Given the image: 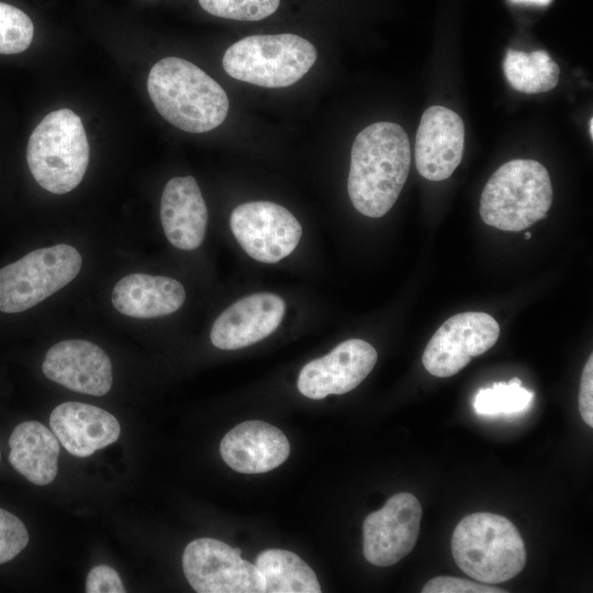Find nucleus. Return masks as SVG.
Listing matches in <instances>:
<instances>
[{
    "instance_id": "nucleus-13",
    "label": "nucleus",
    "mask_w": 593,
    "mask_h": 593,
    "mask_svg": "<svg viewBox=\"0 0 593 593\" xmlns=\"http://www.w3.org/2000/svg\"><path fill=\"white\" fill-rule=\"evenodd\" d=\"M463 147L465 124L456 112L440 105L425 110L415 141V164L422 177L449 178L462 159Z\"/></svg>"
},
{
    "instance_id": "nucleus-2",
    "label": "nucleus",
    "mask_w": 593,
    "mask_h": 593,
    "mask_svg": "<svg viewBox=\"0 0 593 593\" xmlns=\"http://www.w3.org/2000/svg\"><path fill=\"white\" fill-rule=\"evenodd\" d=\"M147 91L159 114L184 132H209L220 126L228 112V98L221 85L183 58L158 60L148 74Z\"/></svg>"
},
{
    "instance_id": "nucleus-3",
    "label": "nucleus",
    "mask_w": 593,
    "mask_h": 593,
    "mask_svg": "<svg viewBox=\"0 0 593 593\" xmlns=\"http://www.w3.org/2000/svg\"><path fill=\"white\" fill-rule=\"evenodd\" d=\"M451 552L466 574L486 584L516 577L526 563L525 545L515 525L488 512L470 514L458 523Z\"/></svg>"
},
{
    "instance_id": "nucleus-5",
    "label": "nucleus",
    "mask_w": 593,
    "mask_h": 593,
    "mask_svg": "<svg viewBox=\"0 0 593 593\" xmlns=\"http://www.w3.org/2000/svg\"><path fill=\"white\" fill-rule=\"evenodd\" d=\"M26 159L43 189L55 194L74 190L89 164V143L81 119L69 109L48 113L29 138Z\"/></svg>"
},
{
    "instance_id": "nucleus-12",
    "label": "nucleus",
    "mask_w": 593,
    "mask_h": 593,
    "mask_svg": "<svg viewBox=\"0 0 593 593\" xmlns=\"http://www.w3.org/2000/svg\"><path fill=\"white\" fill-rule=\"evenodd\" d=\"M377 358L374 347L366 340H345L302 368L298 389L304 396L314 400L347 393L371 372Z\"/></svg>"
},
{
    "instance_id": "nucleus-24",
    "label": "nucleus",
    "mask_w": 593,
    "mask_h": 593,
    "mask_svg": "<svg viewBox=\"0 0 593 593\" xmlns=\"http://www.w3.org/2000/svg\"><path fill=\"white\" fill-rule=\"evenodd\" d=\"M34 25L26 13L8 3L0 2V54L24 52L32 43Z\"/></svg>"
},
{
    "instance_id": "nucleus-15",
    "label": "nucleus",
    "mask_w": 593,
    "mask_h": 593,
    "mask_svg": "<svg viewBox=\"0 0 593 593\" xmlns=\"http://www.w3.org/2000/svg\"><path fill=\"white\" fill-rule=\"evenodd\" d=\"M284 311V301L273 293L242 298L215 320L210 333L211 342L224 350L250 346L279 327Z\"/></svg>"
},
{
    "instance_id": "nucleus-10",
    "label": "nucleus",
    "mask_w": 593,
    "mask_h": 593,
    "mask_svg": "<svg viewBox=\"0 0 593 593\" xmlns=\"http://www.w3.org/2000/svg\"><path fill=\"white\" fill-rule=\"evenodd\" d=\"M499 336V323L490 314H456L443 323L429 339L422 356L423 366L432 376L451 377L472 358L492 348Z\"/></svg>"
},
{
    "instance_id": "nucleus-30",
    "label": "nucleus",
    "mask_w": 593,
    "mask_h": 593,
    "mask_svg": "<svg viewBox=\"0 0 593 593\" xmlns=\"http://www.w3.org/2000/svg\"><path fill=\"white\" fill-rule=\"evenodd\" d=\"M513 3H519V4H534V5H540L545 7L548 5L552 0H510Z\"/></svg>"
},
{
    "instance_id": "nucleus-7",
    "label": "nucleus",
    "mask_w": 593,
    "mask_h": 593,
    "mask_svg": "<svg viewBox=\"0 0 593 593\" xmlns=\"http://www.w3.org/2000/svg\"><path fill=\"white\" fill-rule=\"evenodd\" d=\"M82 258L67 244L35 249L0 269V311L19 313L47 299L72 281Z\"/></svg>"
},
{
    "instance_id": "nucleus-22",
    "label": "nucleus",
    "mask_w": 593,
    "mask_h": 593,
    "mask_svg": "<svg viewBox=\"0 0 593 593\" xmlns=\"http://www.w3.org/2000/svg\"><path fill=\"white\" fill-rule=\"evenodd\" d=\"M503 70L510 85L524 93H540L553 89L560 76V68L544 51L530 53L508 49Z\"/></svg>"
},
{
    "instance_id": "nucleus-31",
    "label": "nucleus",
    "mask_w": 593,
    "mask_h": 593,
    "mask_svg": "<svg viewBox=\"0 0 593 593\" xmlns=\"http://www.w3.org/2000/svg\"><path fill=\"white\" fill-rule=\"evenodd\" d=\"M590 135L593 138V119H590Z\"/></svg>"
},
{
    "instance_id": "nucleus-26",
    "label": "nucleus",
    "mask_w": 593,
    "mask_h": 593,
    "mask_svg": "<svg viewBox=\"0 0 593 593\" xmlns=\"http://www.w3.org/2000/svg\"><path fill=\"white\" fill-rule=\"evenodd\" d=\"M27 542L29 533L22 521L0 508V564L16 557Z\"/></svg>"
},
{
    "instance_id": "nucleus-21",
    "label": "nucleus",
    "mask_w": 593,
    "mask_h": 593,
    "mask_svg": "<svg viewBox=\"0 0 593 593\" xmlns=\"http://www.w3.org/2000/svg\"><path fill=\"white\" fill-rule=\"evenodd\" d=\"M267 593H320L314 571L298 555L283 549H268L256 558Z\"/></svg>"
},
{
    "instance_id": "nucleus-14",
    "label": "nucleus",
    "mask_w": 593,
    "mask_h": 593,
    "mask_svg": "<svg viewBox=\"0 0 593 593\" xmlns=\"http://www.w3.org/2000/svg\"><path fill=\"white\" fill-rule=\"evenodd\" d=\"M49 380L72 391L102 396L112 385V363L98 345L83 339L61 340L46 353L42 365Z\"/></svg>"
},
{
    "instance_id": "nucleus-11",
    "label": "nucleus",
    "mask_w": 593,
    "mask_h": 593,
    "mask_svg": "<svg viewBox=\"0 0 593 593\" xmlns=\"http://www.w3.org/2000/svg\"><path fill=\"white\" fill-rule=\"evenodd\" d=\"M422 506L409 492L391 496L384 506L370 513L362 526L363 556L368 562L389 567L411 552L421 529Z\"/></svg>"
},
{
    "instance_id": "nucleus-9",
    "label": "nucleus",
    "mask_w": 593,
    "mask_h": 593,
    "mask_svg": "<svg viewBox=\"0 0 593 593\" xmlns=\"http://www.w3.org/2000/svg\"><path fill=\"white\" fill-rule=\"evenodd\" d=\"M231 230L254 259L275 264L289 256L302 236V226L284 206L270 201H251L236 206Z\"/></svg>"
},
{
    "instance_id": "nucleus-25",
    "label": "nucleus",
    "mask_w": 593,
    "mask_h": 593,
    "mask_svg": "<svg viewBox=\"0 0 593 593\" xmlns=\"http://www.w3.org/2000/svg\"><path fill=\"white\" fill-rule=\"evenodd\" d=\"M208 13L235 21H259L279 7L280 0H198Z\"/></svg>"
},
{
    "instance_id": "nucleus-8",
    "label": "nucleus",
    "mask_w": 593,
    "mask_h": 593,
    "mask_svg": "<svg viewBox=\"0 0 593 593\" xmlns=\"http://www.w3.org/2000/svg\"><path fill=\"white\" fill-rule=\"evenodd\" d=\"M183 573L199 593H264L262 578L240 550L214 538L189 542L182 555Z\"/></svg>"
},
{
    "instance_id": "nucleus-29",
    "label": "nucleus",
    "mask_w": 593,
    "mask_h": 593,
    "mask_svg": "<svg viewBox=\"0 0 593 593\" xmlns=\"http://www.w3.org/2000/svg\"><path fill=\"white\" fill-rule=\"evenodd\" d=\"M579 411L583 421L590 426H593V356L591 355L583 368L580 392H579Z\"/></svg>"
},
{
    "instance_id": "nucleus-20",
    "label": "nucleus",
    "mask_w": 593,
    "mask_h": 593,
    "mask_svg": "<svg viewBox=\"0 0 593 593\" xmlns=\"http://www.w3.org/2000/svg\"><path fill=\"white\" fill-rule=\"evenodd\" d=\"M9 446L11 466L30 482L46 485L56 478L60 448L52 429L36 421L20 423Z\"/></svg>"
},
{
    "instance_id": "nucleus-28",
    "label": "nucleus",
    "mask_w": 593,
    "mask_h": 593,
    "mask_svg": "<svg viewBox=\"0 0 593 593\" xmlns=\"http://www.w3.org/2000/svg\"><path fill=\"white\" fill-rule=\"evenodd\" d=\"M125 591L118 572L107 564L92 568L87 575V593H124Z\"/></svg>"
},
{
    "instance_id": "nucleus-23",
    "label": "nucleus",
    "mask_w": 593,
    "mask_h": 593,
    "mask_svg": "<svg viewBox=\"0 0 593 593\" xmlns=\"http://www.w3.org/2000/svg\"><path fill=\"white\" fill-rule=\"evenodd\" d=\"M533 400L534 392L523 388L522 380L515 377L480 389L473 400V410L479 415H515L525 412Z\"/></svg>"
},
{
    "instance_id": "nucleus-18",
    "label": "nucleus",
    "mask_w": 593,
    "mask_h": 593,
    "mask_svg": "<svg viewBox=\"0 0 593 593\" xmlns=\"http://www.w3.org/2000/svg\"><path fill=\"white\" fill-rule=\"evenodd\" d=\"M160 220L167 239L182 250L198 248L204 239L208 209L195 179H170L160 200Z\"/></svg>"
},
{
    "instance_id": "nucleus-17",
    "label": "nucleus",
    "mask_w": 593,
    "mask_h": 593,
    "mask_svg": "<svg viewBox=\"0 0 593 593\" xmlns=\"http://www.w3.org/2000/svg\"><path fill=\"white\" fill-rule=\"evenodd\" d=\"M49 426L64 448L76 457L91 456L116 441L121 433L111 413L80 402L57 405L51 413Z\"/></svg>"
},
{
    "instance_id": "nucleus-27",
    "label": "nucleus",
    "mask_w": 593,
    "mask_h": 593,
    "mask_svg": "<svg viewBox=\"0 0 593 593\" xmlns=\"http://www.w3.org/2000/svg\"><path fill=\"white\" fill-rule=\"evenodd\" d=\"M423 593H500L506 592L486 583L463 580L454 577H436L422 589Z\"/></svg>"
},
{
    "instance_id": "nucleus-19",
    "label": "nucleus",
    "mask_w": 593,
    "mask_h": 593,
    "mask_svg": "<svg viewBox=\"0 0 593 593\" xmlns=\"http://www.w3.org/2000/svg\"><path fill=\"white\" fill-rule=\"evenodd\" d=\"M111 300L121 314L155 318L178 311L186 300V291L179 281L169 277L131 273L114 286Z\"/></svg>"
},
{
    "instance_id": "nucleus-6",
    "label": "nucleus",
    "mask_w": 593,
    "mask_h": 593,
    "mask_svg": "<svg viewBox=\"0 0 593 593\" xmlns=\"http://www.w3.org/2000/svg\"><path fill=\"white\" fill-rule=\"evenodd\" d=\"M314 45L295 34H258L231 45L223 68L232 78L247 83L283 88L299 81L316 61Z\"/></svg>"
},
{
    "instance_id": "nucleus-4",
    "label": "nucleus",
    "mask_w": 593,
    "mask_h": 593,
    "mask_svg": "<svg viewBox=\"0 0 593 593\" xmlns=\"http://www.w3.org/2000/svg\"><path fill=\"white\" fill-rule=\"evenodd\" d=\"M552 203L547 169L532 159L502 165L488 180L480 200L483 222L501 231L519 232L546 217Z\"/></svg>"
},
{
    "instance_id": "nucleus-16",
    "label": "nucleus",
    "mask_w": 593,
    "mask_h": 593,
    "mask_svg": "<svg viewBox=\"0 0 593 593\" xmlns=\"http://www.w3.org/2000/svg\"><path fill=\"white\" fill-rule=\"evenodd\" d=\"M220 452L237 472L264 473L287 460L290 444L276 426L262 421H246L223 437Z\"/></svg>"
},
{
    "instance_id": "nucleus-1",
    "label": "nucleus",
    "mask_w": 593,
    "mask_h": 593,
    "mask_svg": "<svg viewBox=\"0 0 593 593\" xmlns=\"http://www.w3.org/2000/svg\"><path fill=\"white\" fill-rule=\"evenodd\" d=\"M411 166L409 137L399 124L377 122L355 138L347 180L349 199L362 215L381 217L398 200Z\"/></svg>"
},
{
    "instance_id": "nucleus-32",
    "label": "nucleus",
    "mask_w": 593,
    "mask_h": 593,
    "mask_svg": "<svg viewBox=\"0 0 593 593\" xmlns=\"http://www.w3.org/2000/svg\"><path fill=\"white\" fill-rule=\"evenodd\" d=\"M532 237V234L530 233H526L525 234V239H529Z\"/></svg>"
}]
</instances>
